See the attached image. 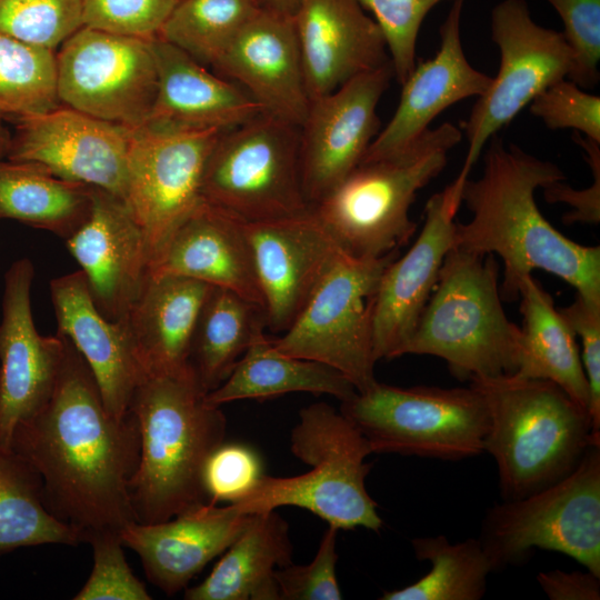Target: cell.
Listing matches in <instances>:
<instances>
[{
    "label": "cell",
    "instance_id": "1",
    "mask_svg": "<svg viewBox=\"0 0 600 600\" xmlns=\"http://www.w3.org/2000/svg\"><path fill=\"white\" fill-rule=\"evenodd\" d=\"M10 449L40 477L43 500L80 542L120 534L134 522L130 483L140 457V433L129 412L113 417L83 357L66 337L53 391L19 422Z\"/></svg>",
    "mask_w": 600,
    "mask_h": 600
},
{
    "label": "cell",
    "instance_id": "2",
    "mask_svg": "<svg viewBox=\"0 0 600 600\" xmlns=\"http://www.w3.org/2000/svg\"><path fill=\"white\" fill-rule=\"evenodd\" d=\"M479 179L467 178L461 190L472 217L456 222L453 247L497 254L503 263L501 298L519 297L521 280L543 270L571 284L586 300L600 303V247L582 246L559 232L540 212L534 193L566 180L553 162L493 136Z\"/></svg>",
    "mask_w": 600,
    "mask_h": 600
},
{
    "label": "cell",
    "instance_id": "3",
    "mask_svg": "<svg viewBox=\"0 0 600 600\" xmlns=\"http://www.w3.org/2000/svg\"><path fill=\"white\" fill-rule=\"evenodd\" d=\"M207 393L189 363L149 374L137 387L129 408L140 433L130 483L136 522H163L209 502L204 469L224 442L227 418Z\"/></svg>",
    "mask_w": 600,
    "mask_h": 600
},
{
    "label": "cell",
    "instance_id": "4",
    "mask_svg": "<svg viewBox=\"0 0 600 600\" xmlns=\"http://www.w3.org/2000/svg\"><path fill=\"white\" fill-rule=\"evenodd\" d=\"M469 380L487 404L484 452L496 462L502 500L560 481L600 442L589 411L552 381L516 374Z\"/></svg>",
    "mask_w": 600,
    "mask_h": 600
},
{
    "label": "cell",
    "instance_id": "5",
    "mask_svg": "<svg viewBox=\"0 0 600 600\" xmlns=\"http://www.w3.org/2000/svg\"><path fill=\"white\" fill-rule=\"evenodd\" d=\"M498 280L494 254L453 247L400 357H438L462 380L513 374L521 330L503 310Z\"/></svg>",
    "mask_w": 600,
    "mask_h": 600
},
{
    "label": "cell",
    "instance_id": "6",
    "mask_svg": "<svg viewBox=\"0 0 600 600\" xmlns=\"http://www.w3.org/2000/svg\"><path fill=\"white\" fill-rule=\"evenodd\" d=\"M290 449L311 469L294 477L263 473L249 492L232 502L238 509L261 513L293 506L311 511L337 529L380 531L383 521L366 487L372 468L366 459L372 450L340 410L326 402L302 408L291 431Z\"/></svg>",
    "mask_w": 600,
    "mask_h": 600
},
{
    "label": "cell",
    "instance_id": "7",
    "mask_svg": "<svg viewBox=\"0 0 600 600\" xmlns=\"http://www.w3.org/2000/svg\"><path fill=\"white\" fill-rule=\"evenodd\" d=\"M462 138L451 122L428 129L404 153L360 163L310 210L341 251L372 259L398 251L417 230L409 210L419 190L447 166Z\"/></svg>",
    "mask_w": 600,
    "mask_h": 600
},
{
    "label": "cell",
    "instance_id": "8",
    "mask_svg": "<svg viewBox=\"0 0 600 600\" xmlns=\"http://www.w3.org/2000/svg\"><path fill=\"white\" fill-rule=\"evenodd\" d=\"M339 410L372 453L458 461L484 452L488 409L471 384L402 388L376 381L341 401Z\"/></svg>",
    "mask_w": 600,
    "mask_h": 600
},
{
    "label": "cell",
    "instance_id": "9",
    "mask_svg": "<svg viewBox=\"0 0 600 600\" xmlns=\"http://www.w3.org/2000/svg\"><path fill=\"white\" fill-rule=\"evenodd\" d=\"M478 539L493 571L542 549L571 557L600 576V442L560 481L488 508Z\"/></svg>",
    "mask_w": 600,
    "mask_h": 600
},
{
    "label": "cell",
    "instance_id": "10",
    "mask_svg": "<svg viewBox=\"0 0 600 600\" xmlns=\"http://www.w3.org/2000/svg\"><path fill=\"white\" fill-rule=\"evenodd\" d=\"M299 140V127L263 112L222 131L207 159L202 199L243 222L308 212Z\"/></svg>",
    "mask_w": 600,
    "mask_h": 600
},
{
    "label": "cell",
    "instance_id": "11",
    "mask_svg": "<svg viewBox=\"0 0 600 600\" xmlns=\"http://www.w3.org/2000/svg\"><path fill=\"white\" fill-rule=\"evenodd\" d=\"M398 251L372 259L342 253L276 348L327 364L363 391L373 384V308L381 276Z\"/></svg>",
    "mask_w": 600,
    "mask_h": 600
},
{
    "label": "cell",
    "instance_id": "12",
    "mask_svg": "<svg viewBox=\"0 0 600 600\" xmlns=\"http://www.w3.org/2000/svg\"><path fill=\"white\" fill-rule=\"evenodd\" d=\"M490 21L500 67L463 123L468 151L458 176L464 179L489 140L544 89L569 78L573 68L563 33L538 24L526 0L500 1Z\"/></svg>",
    "mask_w": 600,
    "mask_h": 600
},
{
    "label": "cell",
    "instance_id": "13",
    "mask_svg": "<svg viewBox=\"0 0 600 600\" xmlns=\"http://www.w3.org/2000/svg\"><path fill=\"white\" fill-rule=\"evenodd\" d=\"M61 104L130 130L144 126L158 87L152 40L82 26L56 52Z\"/></svg>",
    "mask_w": 600,
    "mask_h": 600
},
{
    "label": "cell",
    "instance_id": "14",
    "mask_svg": "<svg viewBox=\"0 0 600 600\" xmlns=\"http://www.w3.org/2000/svg\"><path fill=\"white\" fill-rule=\"evenodd\" d=\"M221 132L150 124L131 130L123 200L146 237L150 263L202 200L204 167Z\"/></svg>",
    "mask_w": 600,
    "mask_h": 600
},
{
    "label": "cell",
    "instance_id": "15",
    "mask_svg": "<svg viewBox=\"0 0 600 600\" xmlns=\"http://www.w3.org/2000/svg\"><path fill=\"white\" fill-rule=\"evenodd\" d=\"M394 77L390 61L313 99L299 128V162L311 208L362 161L380 131L379 101Z\"/></svg>",
    "mask_w": 600,
    "mask_h": 600
},
{
    "label": "cell",
    "instance_id": "16",
    "mask_svg": "<svg viewBox=\"0 0 600 600\" xmlns=\"http://www.w3.org/2000/svg\"><path fill=\"white\" fill-rule=\"evenodd\" d=\"M16 120L6 159L38 163L59 178L123 199L130 129L63 104Z\"/></svg>",
    "mask_w": 600,
    "mask_h": 600
},
{
    "label": "cell",
    "instance_id": "17",
    "mask_svg": "<svg viewBox=\"0 0 600 600\" xmlns=\"http://www.w3.org/2000/svg\"><path fill=\"white\" fill-rule=\"evenodd\" d=\"M34 268L28 258L4 274L0 321V448L10 449L19 422L50 398L62 363L66 337L40 334L31 309Z\"/></svg>",
    "mask_w": 600,
    "mask_h": 600
},
{
    "label": "cell",
    "instance_id": "18",
    "mask_svg": "<svg viewBox=\"0 0 600 600\" xmlns=\"http://www.w3.org/2000/svg\"><path fill=\"white\" fill-rule=\"evenodd\" d=\"M466 179L457 177L432 194L424 207V224L408 252L384 269L373 308V353L377 361L399 358L453 248L456 214Z\"/></svg>",
    "mask_w": 600,
    "mask_h": 600
},
{
    "label": "cell",
    "instance_id": "19",
    "mask_svg": "<svg viewBox=\"0 0 600 600\" xmlns=\"http://www.w3.org/2000/svg\"><path fill=\"white\" fill-rule=\"evenodd\" d=\"M243 224L267 328L284 332L343 252L311 210Z\"/></svg>",
    "mask_w": 600,
    "mask_h": 600
},
{
    "label": "cell",
    "instance_id": "20",
    "mask_svg": "<svg viewBox=\"0 0 600 600\" xmlns=\"http://www.w3.org/2000/svg\"><path fill=\"white\" fill-rule=\"evenodd\" d=\"M87 221L66 240L90 294L109 320L122 321L150 277L146 237L124 200L92 187Z\"/></svg>",
    "mask_w": 600,
    "mask_h": 600
},
{
    "label": "cell",
    "instance_id": "21",
    "mask_svg": "<svg viewBox=\"0 0 600 600\" xmlns=\"http://www.w3.org/2000/svg\"><path fill=\"white\" fill-rule=\"evenodd\" d=\"M464 0L453 4L440 27L437 53L419 64L401 83L397 109L370 143L361 163L391 159L409 150L431 121L450 106L480 97L492 77L473 68L463 51L460 22Z\"/></svg>",
    "mask_w": 600,
    "mask_h": 600
},
{
    "label": "cell",
    "instance_id": "22",
    "mask_svg": "<svg viewBox=\"0 0 600 600\" xmlns=\"http://www.w3.org/2000/svg\"><path fill=\"white\" fill-rule=\"evenodd\" d=\"M212 68L263 113L299 128L303 123L310 98L293 17L260 7Z\"/></svg>",
    "mask_w": 600,
    "mask_h": 600
},
{
    "label": "cell",
    "instance_id": "23",
    "mask_svg": "<svg viewBox=\"0 0 600 600\" xmlns=\"http://www.w3.org/2000/svg\"><path fill=\"white\" fill-rule=\"evenodd\" d=\"M293 18L310 101L390 61L360 0H300Z\"/></svg>",
    "mask_w": 600,
    "mask_h": 600
},
{
    "label": "cell",
    "instance_id": "24",
    "mask_svg": "<svg viewBox=\"0 0 600 600\" xmlns=\"http://www.w3.org/2000/svg\"><path fill=\"white\" fill-rule=\"evenodd\" d=\"M252 514L233 503L218 507L208 502L163 522H131L120 538L140 557L149 581L172 596L228 549Z\"/></svg>",
    "mask_w": 600,
    "mask_h": 600
},
{
    "label": "cell",
    "instance_id": "25",
    "mask_svg": "<svg viewBox=\"0 0 600 600\" xmlns=\"http://www.w3.org/2000/svg\"><path fill=\"white\" fill-rule=\"evenodd\" d=\"M167 274L231 290L263 310L243 221L203 199L150 263V277Z\"/></svg>",
    "mask_w": 600,
    "mask_h": 600
},
{
    "label": "cell",
    "instance_id": "26",
    "mask_svg": "<svg viewBox=\"0 0 600 600\" xmlns=\"http://www.w3.org/2000/svg\"><path fill=\"white\" fill-rule=\"evenodd\" d=\"M50 296L57 331L83 357L107 410L116 418L124 417L146 378L124 323L109 320L99 311L81 270L52 279Z\"/></svg>",
    "mask_w": 600,
    "mask_h": 600
},
{
    "label": "cell",
    "instance_id": "27",
    "mask_svg": "<svg viewBox=\"0 0 600 600\" xmlns=\"http://www.w3.org/2000/svg\"><path fill=\"white\" fill-rule=\"evenodd\" d=\"M152 49L158 87L146 124L226 131L262 113L240 86L212 74L176 46L157 37Z\"/></svg>",
    "mask_w": 600,
    "mask_h": 600
},
{
    "label": "cell",
    "instance_id": "28",
    "mask_svg": "<svg viewBox=\"0 0 600 600\" xmlns=\"http://www.w3.org/2000/svg\"><path fill=\"white\" fill-rule=\"evenodd\" d=\"M210 288L186 277H149L122 320L146 377L188 366L196 323Z\"/></svg>",
    "mask_w": 600,
    "mask_h": 600
},
{
    "label": "cell",
    "instance_id": "29",
    "mask_svg": "<svg viewBox=\"0 0 600 600\" xmlns=\"http://www.w3.org/2000/svg\"><path fill=\"white\" fill-rule=\"evenodd\" d=\"M289 524L274 510L253 513L210 574L187 600H280L276 570L292 563Z\"/></svg>",
    "mask_w": 600,
    "mask_h": 600
},
{
    "label": "cell",
    "instance_id": "30",
    "mask_svg": "<svg viewBox=\"0 0 600 600\" xmlns=\"http://www.w3.org/2000/svg\"><path fill=\"white\" fill-rule=\"evenodd\" d=\"M518 298L522 327L513 374L552 381L589 411V386L573 330L532 274L521 280Z\"/></svg>",
    "mask_w": 600,
    "mask_h": 600
},
{
    "label": "cell",
    "instance_id": "31",
    "mask_svg": "<svg viewBox=\"0 0 600 600\" xmlns=\"http://www.w3.org/2000/svg\"><path fill=\"white\" fill-rule=\"evenodd\" d=\"M260 327L229 377L207 393V401L221 407L236 400L264 401L291 392L329 394L343 401L357 390L336 369L279 351Z\"/></svg>",
    "mask_w": 600,
    "mask_h": 600
},
{
    "label": "cell",
    "instance_id": "32",
    "mask_svg": "<svg viewBox=\"0 0 600 600\" xmlns=\"http://www.w3.org/2000/svg\"><path fill=\"white\" fill-rule=\"evenodd\" d=\"M92 186L69 181L44 167L0 160V217L52 232L64 241L89 218Z\"/></svg>",
    "mask_w": 600,
    "mask_h": 600
},
{
    "label": "cell",
    "instance_id": "33",
    "mask_svg": "<svg viewBox=\"0 0 600 600\" xmlns=\"http://www.w3.org/2000/svg\"><path fill=\"white\" fill-rule=\"evenodd\" d=\"M266 327L264 311L236 292L211 286L196 323L188 363L207 392L218 388Z\"/></svg>",
    "mask_w": 600,
    "mask_h": 600
},
{
    "label": "cell",
    "instance_id": "34",
    "mask_svg": "<svg viewBox=\"0 0 600 600\" xmlns=\"http://www.w3.org/2000/svg\"><path fill=\"white\" fill-rule=\"evenodd\" d=\"M79 542L77 533L48 510L37 472L14 451L0 448V553Z\"/></svg>",
    "mask_w": 600,
    "mask_h": 600
},
{
    "label": "cell",
    "instance_id": "35",
    "mask_svg": "<svg viewBox=\"0 0 600 600\" xmlns=\"http://www.w3.org/2000/svg\"><path fill=\"white\" fill-rule=\"evenodd\" d=\"M419 561L430 571L401 589L384 591L380 600H480L493 568L478 538L450 542L443 534L411 540Z\"/></svg>",
    "mask_w": 600,
    "mask_h": 600
},
{
    "label": "cell",
    "instance_id": "36",
    "mask_svg": "<svg viewBox=\"0 0 600 600\" xmlns=\"http://www.w3.org/2000/svg\"><path fill=\"white\" fill-rule=\"evenodd\" d=\"M259 8V0H179L159 38L213 67Z\"/></svg>",
    "mask_w": 600,
    "mask_h": 600
},
{
    "label": "cell",
    "instance_id": "37",
    "mask_svg": "<svg viewBox=\"0 0 600 600\" xmlns=\"http://www.w3.org/2000/svg\"><path fill=\"white\" fill-rule=\"evenodd\" d=\"M59 106L56 51L0 33V117L18 119Z\"/></svg>",
    "mask_w": 600,
    "mask_h": 600
},
{
    "label": "cell",
    "instance_id": "38",
    "mask_svg": "<svg viewBox=\"0 0 600 600\" xmlns=\"http://www.w3.org/2000/svg\"><path fill=\"white\" fill-rule=\"evenodd\" d=\"M83 26L82 0H0V33L56 51Z\"/></svg>",
    "mask_w": 600,
    "mask_h": 600
},
{
    "label": "cell",
    "instance_id": "39",
    "mask_svg": "<svg viewBox=\"0 0 600 600\" xmlns=\"http://www.w3.org/2000/svg\"><path fill=\"white\" fill-rule=\"evenodd\" d=\"M441 1L446 0H360L382 31L394 77L400 84L417 63L416 48L421 24Z\"/></svg>",
    "mask_w": 600,
    "mask_h": 600
},
{
    "label": "cell",
    "instance_id": "40",
    "mask_svg": "<svg viewBox=\"0 0 600 600\" xmlns=\"http://www.w3.org/2000/svg\"><path fill=\"white\" fill-rule=\"evenodd\" d=\"M88 543L93 550L91 573L73 597L76 600H150L144 584L132 573L118 533L92 537Z\"/></svg>",
    "mask_w": 600,
    "mask_h": 600
},
{
    "label": "cell",
    "instance_id": "41",
    "mask_svg": "<svg viewBox=\"0 0 600 600\" xmlns=\"http://www.w3.org/2000/svg\"><path fill=\"white\" fill-rule=\"evenodd\" d=\"M561 18L562 32L573 53L569 80L579 87L597 86L600 61V0H547Z\"/></svg>",
    "mask_w": 600,
    "mask_h": 600
},
{
    "label": "cell",
    "instance_id": "42",
    "mask_svg": "<svg viewBox=\"0 0 600 600\" xmlns=\"http://www.w3.org/2000/svg\"><path fill=\"white\" fill-rule=\"evenodd\" d=\"M179 0H82L83 26L152 40Z\"/></svg>",
    "mask_w": 600,
    "mask_h": 600
},
{
    "label": "cell",
    "instance_id": "43",
    "mask_svg": "<svg viewBox=\"0 0 600 600\" xmlns=\"http://www.w3.org/2000/svg\"><path fill=\"white\" fill-rule=\"evenodd\" d=\"M530 112L551 130L573 129L600 142V97L571 80L564 78L544 89L530 102Z\"/></svg>",
    "mask_w": 600,
    "mask_h": 600
},
{
    "label": "cell",
    "instance_id": "44",
    "mask_svg": "<svg viewBox=\"0 0 600 600\" xmlns=\"http://www.w3.org/2000/svg\"><path fill=\"white\" fill-rule=\"evenodd\" d=\"M336 527L328 526L313 560L309 564L289 566L276 570L280 600H340L337 579Z\"/></svg>",
    "mask_w": 600,
    "mask_h": 600
},
{
    "label": "cell",
    "instance_id": "45",
    "mask_svg": "<svg viewBox=\"0 0 600 600\" xmlns=\"http://www.w3.org/2000/svg\"><path fill=\"white\" fill-rule=\"evenodd\" d=\"M263 474L259 454L242 443H222L210 456L204 469L209 502H236L249 492Z\"/></svg>",
    "mask_w": 600,
    "mask_h": 600
},
{
    "label": "cell",
    "instance_id": "46",
    "mask_svg": "<svg viewBox=\"0 0 600 600\" xmlns=\"http://www.w3.org/2000/svg\"><path fill=\"white\" fill-rule=\"evenodd\" d=\"M581 342V362L589 386L592 432L600 437V303L577 293L568 307L559 309Z\"/></svg>",
    "mask_w": 600,
    "mask_h": 600
},
{
    "label": "cell",
    "instance_id": "47",
    "mask_svg": "<svg viewBox=\"0 0 600 600\" xmlns=\"http://www.w3.org/2000/svg\"><path fill=\"white\" fill-rule=\"evenodd\" d=\"M573 141L581 147L584 159L593 176L591 186L587 189L576 190L564 181H556L543 189L544 199L549 203H566L571 211L563 216L567 224L583 222L599 223L600 221V142L574 131Z\"/></svg>",
    "mask_w": 600,
    "mask_h": 600
},
{
    "label": "cell",
    "instance_id": "48",
    "mask_svg": "<svg viewBox=\"0 0 600 600\" xmlns=\"http://www.w3.org/2000/svg\"><path fill=\"white\" fill-rule=\"evenodd\" d=\"M537 581L550 600H599L600 576L586 569L538 573Z\"/></svg>",
    "mask_w": 600,
    "mask_h": 600
},
{
    "label": "cell",
    "instance_id": "49",
    "mask_svg": "<svg viewBox=\"0 0 600 600\" xmlns=\"http://www.w3.org/2000/svg\"><path fill=\"white\" fill-rule=\"evenodd\" d=\"M260 7L267 10L294 17L300 0H259Z\"/></svg>",
    "mask_w": 600,
    "mask_h": 600
},
{
    "label": "cell",
    "instance_id": "50",
    "mask_svg": "<svg viewBox=\"0 0 600 600\" xmlns=\"http://www.w3.org/2000/svg\"><path fill=\"white\" fill-rule=\"evenodd\" d=\"M11 138L0 123V160L7 158L10 148Z\"/></svg>",
    "mask_w": 600,
    "mask_h": 600
},
{
    "label": "cell",
    "instance_id": "51",
    "mask_svg": "<svg viewBox=\"0 0 600 600\" xmlns=\"http://www.w3.org/2000/svg\"><path fill=\"white\" fill-rule=\"evenodd\" d=\"M0 219H1V217H0Z\"/></svg>",
    "mask_w": 600,
    "mask_h": 600
}]
</instances>
